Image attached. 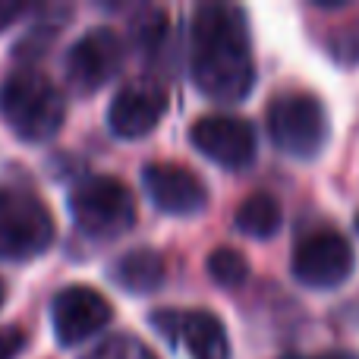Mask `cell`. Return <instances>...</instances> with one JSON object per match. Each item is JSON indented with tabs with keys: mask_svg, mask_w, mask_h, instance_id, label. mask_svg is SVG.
<instances>
[{
	"mask_svg": "<svg viewBox=\"0 0 359 359\" xmlns=\"http://www.w3.org/2000/svg\"><path fill=\"white\" fill-rule=\"evenodd\" d=\"M192 82L211 101L233 104L255 86L246 16L236 6L205 4L192 16Z\"/></svg>",
	"mask_w": 359,
	"mask_h": 359,
	"instance_id": "obj_1",
	"label": "cell"
},
{
	"mask_svg": "<svg viewBox=\"0 0 359 359\" xmlns=\"http://www.w3.org/2000/svg\"><path fill=\"white\" fill-rule=\"evenodd\" d=\"M63 98L41 73H13L0 86V117L25 142H48L63 126Z\"/></svg>",
	"mask_w": 359,
	"mask_h": 359,
	"instance_id": "obj_2",
	"label": "cell"
},
{
	"mask_svg": "<svg viewBox=\"0 0 359 359\" xmlns=\"http://www.w3.org/2000/svg\"><path fill=\"white\" fill-rule=\"evenodd\" d=\"M268 136L284 155L316 158L328 145L331 120L325 104L309 92H287L268 104Z\"/></svg>",
	"mask_w": 359,
	"mask_h": 359,
	"instance_id": "obj_3",
	"label": "cell"
},
{
	"mask_svg": "<svg viewBox=\"0 0 359 359\" xmlns=\"http://www.w3.org/2000/svg\"><path fill=\"white\" fill-rule=\"evenodd\" d=\"M54 240V217L29 189H0V259L25 262L41 255Z\"/></svg>",
	"mask_w": 359,
	"mask_h": 359,
	"instance_id": "obj_4",
	"label": "cell"
},
{
	"mask_svg": "<svg viewBox=\"0 0 359 359\" xmlns=\"http://www.w3.org/2000/svg\"><path fill=\"white\" fill-rule=\"evenodd\" d=\"M69 211L82 233L98 236V240L120 236L136 221L133 192L114 177H92L79 183L69 196Z\"/></svg>",
	"mask_w": 359,
	"mask_h": 359,
	"instance_id": "obj_5",
	"label": "cell"
},
{
	"mask_svg": "<svg viewBox=\"0 0 359 359\" xmlns=\"http://www.w3.org/2000/svg\"><path fill=\"white\" fill-rule=\"evenodd\" d=\"M290 268L293 278L303 287L331 290V287L347 284L350 274L356 271V252L347 236L334 233V230H318L297 243Z\"/></svg>",
	"mask_w": 359,
	"mask_h": 359,
	"instance_id": "obj_6",
	"label": "cell"
},
{
	"mask_svg": "<svg viewBox=\"0 0 359 359\" xmlns=\"http://www.w3.org/2000/svg\"><path fill=\"white\" fill-rule=\"evenodd\" d=\"M189 139L208 161L221 164L227 170H243L255 161V130L249 120L230 117V114H208L198 117L189 130Z\"/></svg>",
	"mask_w": 359,
	"mask_h": 359,
	"instance_id": "obj_7",
	"label": "cell"
},
{
	"mask_svg": "<svg viewBox=\"0 0 359 359\" xmlns=\"http://www.w3.org/2000/svg\"><path fill=\"white\" fill-rule=\"evenodd\" d=\"M168 114V92L151 79L126 82L111 101L107 123L111 133L120 139H142L161 123Z\"/></svg>",
	"mask_w": 359,
	"mask_h": 359,
	"instance_id": "obj_8",
	"label": "cell"
},
{
	"mask_svg": "<svg viewBox=\"0 0 359 359\" xmlns=\"http://www.w3.org/2000/svg\"><path fill=\"white\" fill-rule=\"evenodd\" d=\"M111 316V303L92 287H67L63 293H57L54 306H50L54 334L63 347L95 337L101 328H107Z\"/></svg>",
	"mask_w": 359,
	"mask_h": 359,
	"instance_id": "obj_9",
	"label": "cell"
},
{
	"mask_svg": "<svg viewBox=\"0 0 359 359\" xmlns=\"http://www.w3.org/2000/svg\"><path fill=\"white\" fill-rule=\"evenodd\" d=\"M155 328L161 331L168 341L186 347V353L192 359H230V341L224 331L221 318L211 316L205 309L192 312H155L151 316Z\"/></svg>",
	"mask_w": 359,
	"mask_h": 359,
	"instance_id": "obj_10",
	"label": "cell"
},
{
	"mask_svg": "<svg viewBox=\"0 0 359 359\" xmlns=\"http://www.w3.org/2000/svg\"><path fill=\"white\" fill-rule=\"evenodd\" d=\"M123 60V44L111 29H95L82 35L67 54V79L79 92L101 88Z\"/></svg>",
	"mask_w": 359,
	"mask_h": 359,
	"instance_id": "obj_11",
	"label": "cell"
},
{
	"mask_svg": "<svg viewBox=\"0 0 359 359\" xmlns=\"http://www.w3.org/2000/svg\"><path fill=\"white\" fill-rule=\"evenodd\" d=\"M142 183L149 189L151 202L168 215H196L208 205V186L183 164H149L142 170Z\"/></svg>",
	"mask_w": 359,
	"mask_h": 359,
	"instance_id": "obj_12",
	"label": "cell"
},
{
	"mask_svg": "<svg viewBox=\"0 0 359 359\" xmlns=\"http://www.w3.org/2000/svg\"><path fill=\"white\" fill-rule=\"evenodd\" d=\"M164 274H168V268H164V259L155 249H133L123 259L114 262L111 268V278L130 293L158 290L164 284Z\"/></svg>",
	"mask_w": 359,
	"mask_h": 359,
	"instance_id": "obj_13",
	"label": "cell"
},
{
	"mask_svg": "<svg viewBox=\"0 0 359 359\" xmlns=\"http://www.w3.org/2000/svg\"><path fill=\"white\" fill-rule=\"evenodd\" d=\"M236 230L252 240H268L280 230L284 224V211H280V202L268 192H252V196L243 198V205L236 208Z\"/></svg>",
	"mask_w": 359,
	"mask_h": 359,
	"instance_id": "obj_14",
	"label": "cell"
},
{
	"mask_svg": "<svg viewBox=\"0 0 359 359\" xmlns=\"http://www.w3.org/2000/svg\"><path fill=\"white\" fill-rule=\"evenodd\" d=\"M208 274L217 287H240L249 278V262L240 249L221 246L208 255Z\"/></svg>",
	"mask_w": 359,
	"mask_h": 359,
	"instance_id": "obj_15",
	"label": "cell"
},
{
	"mask_svg": "<svg viewBox=\"0 0 359 359\" xmlns=\"http://www.w3.org/2000/svg\"><path fill=\"white\" fill-rule=\"evenodd\" d=\"M86 359H155V353L149 347H142L136 337H111L98 350H92Z\"/></svg>",
	"mask_w": 359,
	"mask_h": 359,
	"instance_id": "obj_16",
	"label": "cell"
},
{
	"mask_svg": "<svg viewBox=\"0 0 359 359\" xmlns=\"http://www.w3.org/2000/svg\"><path fill=\"white\" fill-rule=\"evenodd\" d=\"M164 35H168V16H164V10H145L136 19V41L142 50H155Z\"/></svg>",
	"mask_w": 359,
	"mask_h": 359,
	"instance_id": "obj_17",
	"label": "cell"
},
{
	"mask_svg": "<svg viewBox=\"0 0 359 359\" xmlns=\"http://www.w3.org/2000/svg\"><path fill=\"white\" fill-rule=\"evenodd\" d=\"M25 347V331L16 325L0 328V359H16V353Z\"/></svg>",
	"mask_w": 359,
	"mask_h": 359,
	"instance_id": "obj_18",
	"label": "cell"
},
{
	"mask_svg": "<svg viewBox=\"0 0 359 359\" xmlns=\"http://www.w3.org/2000/svg\"><path fill=\"white\" fill-rule=\"evenodd\" d=\"M334 57H341L344 63H356L359 60V22L353 25V29H347L334 41Z\"/></svg>",
	"mask_w": 359,
	"mask_h": 359,
	"instance_id": "obj_19",
	"label": "cell"
},
{
	"mask_svg": "<svg viewBox=\"0 0 359 359\" xmlns=\"http://www.w3.org/2000/svg\"><path fill=\"white\" fill-rule=\"evenodd\" d=\"M280 359H359V356L350 353V350H328L322 356H280Z\"/></svg>",
	"mask_w": 359,
	"mask_h": 359,
	"instance_id": "obj_20",
	"label": "cell"
},
{
	"mask_svg": "<svg viewBox=\"0 0 359 359\" xmlns=\"http://www.w3.org/2000/svg\"><path fill=\"white\" fill-rule=\"evenodd\" d=\"M19 13H22V6L19 4H0V29H4L13 16H19Z\"/></svg>",
	"mask_w": 359,
	"mask_h": 359,
	"instance_id": "obj_21",
	"label": "cell"
},
{
	"mask_svg": "<svg viewBox=\"0 0 359 359\" xmlns=\"http://www.w3.org/2000/svg\"><path fill=\"white\" fill-rule=\"evenodd\" d=\"M4 297H6V290H4V280H0V306H4Z\"/></svg>",
	"mask_w": 359,
	"mask_h": 359,
	"instance_id": "obj_22",
	"label": "cell"
}]
</instances>
